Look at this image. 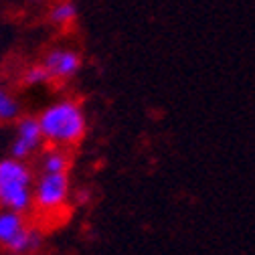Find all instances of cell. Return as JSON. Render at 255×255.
<instances>
[{"label": "cell", "instance_id": "6da1fadb", "mask_svg": "<svg viewBox=\"0 0 255 255\" xmlns=\"http://www.w3.org/2000/svg\"><path fill=\"white\" fill-rule=\"evenodd\" d=\"M35 118L43 142L53 148L65 150L69 146H77L87 134V114L73 98H63L45 106Z\"/></svg>", "mask_w": 255, "mask_h": 255}, {"label": "cell", "instance_id": "7a4b0ae2", "mask_svg": "<svg viewBox=\"0 0 255 255\" xmlns=\"http://www.w3.org/2000/svg\"><path fill=\"white\" fill-rule=\"evenodd\" d=\"M69 174H41L33 186V207L43 215L63 213L69 201Z\"/></svg>", "mask_w": 255, "mask_h": 255}, {"label": "cell", "instance_id": "3957f363", "mask_svg": "<svg viewBox=\"0 0 255 255\" xmlns=\"http://www.w3.org/2000/svg\"><path fill=\"white\" fill-rule=\"evenodd\" d=\"M41 65L49 73L51 81L65 83V81H71L81 71L83 57L79 51L71 47H55L43 57Z\"/></svg>", "mask_w": 255, "mask_h": 255}, {"label": "cell", "instance_id": "277c9868", "mask_svg": "<svg viewBox=\"0 0 255 255\" xmlns=\"http://www.w3.org/2000/svg\"><path fill=\"white\" fill-rule=\"evenodd\" d=\"M43 136L35 116H20L16 120V134L10 144V158L26 162L43 146Z\"/></svg>", "mask_w": 255, "mask_h": 255}, {"label": "cell", "instance_id": "5b68a950", "mask_svg": "<svg viewBox=\"0 0 255 255\" xmlns=\"http://www.w3.org/2000/svg\"><path fill=\"white\" fill-rule=\"evenodd\" d=\"M30 207H33V184L0 182V211L24 215Z\"/></svg>", "mask_w": 255, "mask_h": 255}, {"label": "cell", "instance_id": "8992f818", "mask_svg": "<svg viewBox=\"0 0 255 255\" xmlns=\"http://www.w3.org/2000/svg\"><path fill=\"white\" fill-rule=\"evenodd\" d=\"M71 168V156L63 148H47L41 156L43 174H67Z\"/></svg>", "mask_w": 255, "mask_h": 255}, {"label": "cell", "instance_id": "52a82bcc", "mask_svg": "<svg viewBox=\"0 0 255 255\" xmlns=\"http://www.w3.org/2000/svg\"><path fill=\"white\" fill-rule=\"evenodd\" d=\"M24 227H28L24 215L12 211H0V245H8Z\"/></svg>", "mask_w": 255, "mask_h": 255}, {"label": "cell", "instance_id": "ba28073f", "mask_svg": "<svg viewBox=\"0 0 255 255\" xmlns=\"http://www.w3.org/2000/svg\"><path fill=\"white\" fill-rule=\"evenodd\" d=\"M77 18V6L73 0H59L49 8V22L57 28H67Z\"/></svg>", "mask_w": 255, "mask_h": 255}, {"label": "cell", "instance_id": "9c48e42d", "mask_svg": "<svg viewBox=\"0 0 255 255\" xmlns=\"http://www.w3.org/2000/svg\"><path fill=\"white\" fill-rule=\"evenodd\" d=\"M22 116V106L16 95L0 85V124H16V120Z\"/></svg>", "mask_w": 255, "mask_h": 255}, {"label": "cell", "instance_id": "30bf717a", "mask_svg": "<svg viewBox=\"0 0 255 255\" xmlns=\"http://www.w3.org/2000/svg\"><path fill=\"white\" fill-rule=\"evenodd\" d=\"M22 83L26 87H41V85L51 83V77L41 63H33V65H28L22 71Z\"/></svg>", "mask_w": 255, "mask_h": 255}, {"label": "cell", "instance_id": "8fae6325", "mask_svg": "<svg viewBox=\"0 0 255 255\" xmlns=\"http://www.w3.org/2000/svg\"><path fill=\"white\" fill-rule=\"evenodd\" d=\"M28 2H35V4H39V2H43V0H28Z\"/></svg>", "mask_w": 255, "mask_h": 255}]
</instances>
